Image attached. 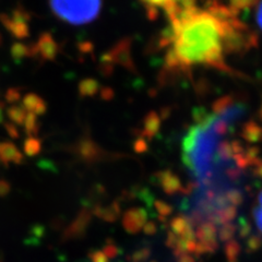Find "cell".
Here are the masks:
<instances>
[{
	"mask_svg": "<svg viewBox=\"0 0 262 262\" xmlns=\"http://www.w3.org/2000/svg\"><path fill=\"white\" fill-rule=\"evenodd\" d=\"M255 16H256V22L258 24V27L262 31V3L256 4Z\"/></svg>",
	"mask_w": 262,
	"mask_h": 262,
	"instance_id": "277c9868",
	"label": "cell"
},
{
	"mask_svg": "<svg viewBox=\"0 0 262 262\" xmlns=\"http://www.w3.org/2000/svg\"><path fill=\"white\" fill-rule=\"evenodd\" d=\"M253 220L259 232L262 234V189L257 196V203L253 209Z\"/></svg>",
	"mask_w": 262,
	"mask_h": 262,
	"instance_id": "3957f363",
	"label": "cell"
},
{
	"mask_svg": "<svg viewBox=\"0 0 262 262\" xmlns=\"http://www.w3.org/2000/svg\"><path fill=\"white\" fill-rule=\"evenodd\" d=\"M168 18L166 64L175 70L195 67L226 69L227 56L244 44V26L232 8L216 3H161Z\"/></svg>",
	"mask_w": 262,
	"mask_h": 262,
	"instance_id": "6da1fadb",
	"label": "cell"
},
{
	"mask_svg": "<svg viewBox=\"0 0 262 262\" xmlns=\"http://www.w3.org/2000/svg\"><path fill=\"white\" fill-rule=\"evenodd\" d=\"M98 2H54L53 12L60 19L72 24H83L95 19L101 10Z\"/></svg>",
	"mask_w": 262,
	"mask_h": 262,
	"instance_id": "7a4b0ae2",
	"label": "cell"
}]
</instances>
